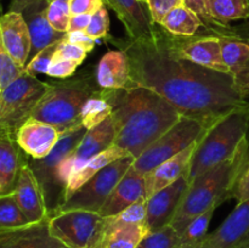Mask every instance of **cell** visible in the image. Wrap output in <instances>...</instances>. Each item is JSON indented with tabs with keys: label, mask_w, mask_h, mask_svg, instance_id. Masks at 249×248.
<instances>
[{
	"label": "cell",
	"mask_w": 249,
	"mask_h": 248,
	"mask_svg": "<svg viewBox=\"0 0 249 248\" xmlns=\"http://www.w3.org/2000/svg\"><path fill=\"white\" fill-rule=\"evenodd\" d=\"M128 55L131 83L167 100L180 114L214 124L247 104L232 75L216 72L178 55L170 34L157 24L151 40H113Z\"/></svg>",
	"instance_id": "1"
},
{
	"label": "cell",
	"mask_w": 249,
	"mask_h": 248,
	"mask_svg": "<svg viewBox=\"0 0 249 248\" xmlns=\"http://www.w3.org/2000/svg\"><path fill=\"white\" fill-rule=\"evenodd\" d=\"M101 94L112 107L116 131L113 145L134 158H138L182 116L160 95L140 85L101 90Z\"/></svg>",
	"instance_id": "2"
},
{
	"label": "cell",
	"mask_w": 249,
	"mask_h": 248,
	"mask_svg": "<svg viewBox=\"0 0 249 248\" xmlns=\"http://www.w3.org/2000/svg\"><path fill=\"white\" fill-rule=\"evenodd\" d=\"M249 160V138L243 139L237 151L212 169L198 175L190 184L189 190L175 213L170 225L180 233L187 224L209 207L218 208L232 198L236 181Z\"/></svg>",
	"instance_id": "3"
},
{
	"label": "cell",
	"mask_w": 249,
	"mask_h": 248,
	"mask_svg": "<svg viewBox=\"0 0 249 248\" xmlns=\"http://www.w3.org/2000/svg\"><path fill=\"white\" fill-rule=\"evenodd\" d=\"M249 134V102L212 124L199 139L186 177L190 184L198 175L230 158Z\"/></svg>",
	"instance_id": "4"
},
{
	"label": "cell",
	"mask_w": 249,
	"mask_h": 248,
	"mask_svg": "<svg viewBox=\"0 0 249 248\" xmlns=\"http://www.w3.org/2000/svg\"><path fill=\"white\" fill-rule=\"evenodd\" d=\"M100 90L89 77L50 83L31 117L51 124L63 134L82 124L83 106Z\"/></svg>",
	"instance_id": "5"
},
{
	"label": "cell",
	"mask_w": 249,
	"mask_h": 248,
	"mask_svg": "<svg viewBox=\"0 0 249 248\" xmlns=\"http://www.w3.org/2000/svg\"><path fill=\"white\" fill-rule=\"evenodd\" d=\"M87 131L85 126L79 124L75 128L63 133L53 150L46 157L36 159V158H28L27 156V163L43 190L49 216L56 214L66 198V185L58 177L61 164L77 147Z\"/></svg>",
	"instance_id": "6"
},
{
	"label": "cell",
	"mask_w": 249,
	"mask_h": 248,
	"mask_svg": "<svg viewBox=\"0 0 249 248\" xmlns=\"http://www.w3.org/2000/svg\"><path fill=\"white\" fill-rule=\"evenodd\" d=\"M50 83L41 82L24 71L21 77L0 91V135L16 140L17 130L32 112Z\"/></svg>",
	"instance_id": "7"
},
{
	"label": "cell",
	"mask_w": 249,
	"mask_h": 248,
	"mask_svg": "<svg viewBox=\"0 0 249 248\" xmlns=\"http://www.w3.org/2000/svg\"><path fill=\"white\" fill-rule=\"evenodd\" d=\"M211 125L199 119L181 116L172 128L134 159L133 168L140 174L148 175L158 165L197 142Z\"/></svg>",
	"instance_id": "8"
},
{
	"label": "cell",
	"mask_w": 249,
	"mask_h": 248,
	"mask_svg": "<svg viewBox=\"0 0 249 248\" xmlns=\"http://www.w3.org/2000/svg\"><path fill=\"white\" fill-rule=\"evenodd\" d=\"M133 156L119 158L88 180L58 208V212L89 211L99 213L122 177L133 165Z\"/></svg>",
	"instance_id": "9"
},
{
	"label": "cell",
	"mask_w": 249,
	"mask_h": 248,
	"mask_svg": "<svg viewBox=\"0 0 249 248\" xmlns=\"http://www.w3.org/2000/svg\"><path fill=\"white\" fill-rule=\"evenodd\" d=\"M106 218L96 212L66 211L49 216V230L68 248H96Z\"/></svg>",
	"instance_id": "10"
},
{
	"label": "cell",
	"mask_w": 249,
	"mask_h": 248,
	"mask_svg": "<svg viewBox=\"0 0 249 248\" xmlns=\"http://www.w3.org/2000/svg\"><path fill=\"white\" fill-rule=\"evenodd\" d=\"M114 136H116V131H114L112 117H108L106 121L102 122L91 130H88L77 147L61 164L60 170H58V177L61 181L67 185L68 177L73 172L80 169L91 158L113 145Z\"/></svg>",
	"instance_id": "11"
},
{
	"label": "cell",
	"mask_w": 249,
	"mask_h": 248,
	"mask_svg": "<svg viewBox=\"0 0 249 248\" xmlns=\"http://www.w3.org/2000/svg\"><path fill=\"white\" fill-rule=\"evenodd\" d=\"M170 41L178 55L182 58L209 70L230 74L221 53L219 36L212 35L206 32L198 36H175L170 34Z\"/></svg>",
	"instance_id": "12"
},
{
	"label": "cell",
	"mask_w": 249,
	"mask_h": 248,
	"mask_svg": "<svg viewBox=\"0 0 249 248\" xmlns=\"http://www.w3.org/2000/svg\"><path fill=\"white\" fill-rule=\"evenodd\" d=\"M189 186L190 181L185 174L172 185L155 192L152 196L148 197L146 223L150 229V232L170 225L189 190Z\"/></svg>",
	"instance_id": "13"
},
{
	"label": "cell",
	"mask_w": 249,
	"mask_h": 248,
	"mask_svg": "<svg viewBox=\"0 0 249 248\" xmlns=\"http://www.w3.org/2000/svg\"><path fill=\"white\" fill-rule=\"evenodd\" d=\"M116 12L131 40H151L157 34V24L151 18L147 4L140 0H104Z\"/></svg>",
	"instance_id": "14"
},
{
	"label": "cell",
	"mask_w": 249,
	"mask_h": 248,
	"mask_svg": "<svg viewBox=\"0 0 249 248\" xmlns=\"http://www.w3.org/2000/svg\"><path fill=\"white\" fill-rule=\"evenodd\" d=\"M61 135L53 125L31 117L17 130L16 142L28 157L39 159L53 150Z\"/></svg>",
	"instance_id": "15"
},
{
	"label": "cell",
	"mask_w": 249,
	"mask_h": 248,
	"mask_svg": "<svg viewBox=\"0 0 249 248\" xmlns=\"http://www.w3.org/2000/svg\"><path fill=\"white\" fill-rule=\"evenodd\" d=\"M14 194L17 203L29 224H36L49 218V212L44 199L43 190L27 163V158L19 170Z\"/></svg>",
	"instance_id": "16"
},
{
	"label": "cell",
	"mask_w": 249,
	"mask_h": 248,
	"mask_svg": "<svg viewBox=\"0 0 249 248\" xmlns=\"http://www.w3.org/2000/svg\"><path fill=\"white\" fill-rule=\"evenodd\" d=\"M143 197L147 198V177L136 172L131 165L114 187L99 214L104 218L114 216Z\"/></svg>",
	"instance_id": "17"
},
{
	"label": "cell",
	"mask_w": 249,
	"mask_h": 248,
	"mask_svg": "<svg viewBox=\"0 0 249 248\" xmlns=\"http://www.w3.org/2000/svg\"><path fill=\"white\" fill-rule=\"evenodd\" d=\"M0 40L17 63L26 67L31 53L28 26L19 12L0 15Z\"/></svg>",
	"instance_id": "18"
},
{
	"label": "cell",
	"mask_w": 249,
	"mask_h": 248,
	"mask_svg": "<svg viewBox=\"0 0 249 248\" xmlns=\"http://www.w3.org/2000/svg\"><path fill=\"white\" fill-rule=\"evenodd\" d=\"M48 5L49 0H41L29 5L21 12L28 26L29 35H31V53H29L28 62L39 51L65 38L66 33L55 31L48 21L46 17Z\"/></svg>",
	"instance_id": "19"
},
{
	"label": "cell",
	"mask_w": 249,
	"mask_h": 248,
	"mask_svg": "<svg viewBox=\"0 0 249 248\" xmlns=\"http://www.w3.org/2000/svg\"><path fill=\"white\" fill-rule=\"evenodd\" d=\"M249 232V199L238 203L224 223L207 236V248H237Z\"/></svg>",
	"instance_id": "20"
},
{
	"label": "cell",
	"mask_w": 249,
	"mask_h": 248,
	"mask_svg": "<svg viewBox=\"0 0 249 248\" xmlns=\"http://www.w3.org/2000/svg\"><path fill=\"white\" fill-rule=\"evenodd\" d=\"M0 248H68L49 230V218L24 228L0 233Z\"/></svg>",
	"instance_id": "21"
},
{
	"label": "cell",
	"mask_w": 249,
	"mask_h": 248,
	"mask_svg": "<svg viewBox=\"0 0 249 248\" xmlns=\"http://www.w3.org/2000/svg\"><path fill=\"white\" fill-rule=\"evenodd\" d=\"M97 87L101 90H118L133 85L128 55L123 50H109L101 57L96 68Z\"/></svg>",
	"instance_id": "22"
},
{
	"label": "cell",
	"mask_w": 249,
	"mask_h": 248,
	"mask_svg": "<svg viewBox=\"0 0 249 248\" xmlns=\"http://www.w3.org/2000/svg\"><path fill=\"white\" fill-rule=\"evenodd\" d=\"M150 233L147 224H133L118 216L106 218L104 232L96 248H136Z\"/></svg>",
	"instance_id": "23"
},
{
	"label": "cell",
	"mask_w": 249,
	"mask_h": 248,
	"mask_svg": "<svg viewBox=\"0 0 249 248\" xmlns=\"http://www.w3.org/2000/svg\"><path fill=\"white\" fill-rule=\"evenodd\" d=\"M198 141L192 143L191 146L185 148L184 151L178 153L170 159L165 160L164 163L158 165L155 170H152L150 174L146 175L147 177V198L152 196L155 192L169 186L179 177L186 174Z\"/></svg>",
	"instance_id": "24"
},
{
	"label": "cell",
	"mask_w": 249,
	"mask_h": 248,
	"mask_svg": "<svg viewBox=\"0 0 249 248\" xmlns=\"http://www.w3.org/2000/svg\"><path fill=\"white\" fill-rule=\"evenodd\" d=\"M219 39L224 61L235 80L238 91L242 94L245 87L249 83V43L232 36H219Z\"/></svg>",
	"instance_id": "25"
},
{
	"label": "cell",
	"mask_w": 249,
	"mask_h": 248,
	"mask_svg": "<svg viewBox=\"0 0 249 248\" xmlns=\"http://www.w3.org/2000/svg\"><path fill=\"white\" fill-rule=\"evenodd\" d=\"M26 158L15 139L0 135V196L14 192Z\"/></svg>",
	"instance_id": "26"
},
{
	"label": "cell",
	"mask_w": 249,
	"mask_h": 248,
	"mask_svg": "<svg viewBox=\"0 0 249 248\" xmlns=\"http://www.w3.org/2000/svg\"><path fill=\"white\" fill-rule=\"evenodd\" d=\"M126 156H130L126 151L122 150L121 147L116 145H112L111 147L105 150L104 152L99 153L97 156H95L94 158L89 160L85 165H83L80 169L75 170L72 174L70 175L67 180V185H66V199L71 196V195L74 194L80 186L85 184L89 179H91L96 173H99L100 170L104 169L105 167H107L108 164H111L114 160L119 159V158L126 157Z\"/></svg>",
	"instance_id": "27"
},
{
	"label": "cell",
	"mask_w": 249,
	"mask_h": 248,
	"mask_svg": "<svg viewBox=\"0 0 249 248\" xmlns=\"http://www.w3.org/2000/svg\"><path fill=\"white\" fill-rule=\"evenodd\" d=\"M160 26L175 36H194L204 27L202 19L184 4L170 10Z\"/></svg>",
	"instance_id": "28"
},
{
	"label": "cell",
	"mask_w": 249,
	"mask_h": 248,
	"mask_svg": "<svg viewBox=\"0 0 249 248\" xmlns=\"http://www.w3.org/2000/svg\"><path fill=\"white\" fill-rule=\"evenodd\" d=\"M208 10L212 18L221 24L249 18L248 0H208Z\"/></svg>",
	"instance_id": "29"
},
{
	"label": "cell",
	"mask_w": 249,
	"mask_h": 248,
	"mask_svg": "<svg viewBox=\"0 0 249 248\" xmlns=\"http://www.w3.org/2000/svg\"><path fill=\"white\" fill-rule=\"evenodd\" d=\"M27 225H29V221L19 208L14 192L0 196V233Z\"/></svg>",
	"instance_id": "30"
},
{
	"label": "cell",
	"mask_w": 249,
	"mask_h": 248,
	"mask_svg": "<svg viewBox=\"0 0 249 248\" xmlns=\"http://www.w3.org/2000/svg\"><path fill=\"white\" fill-rule=\"evenodd\" d=\"M112 114L109 102L102 96L101 90L99 94L90 97L82 109V124L87 130H91L95 126L106 121Z\"/></svg>",
	"instance_id": "31"
},
{
	"label": "cell",
	"mask_w": 249,
	"mask_h": 248,
	"mask_svg": "<svg viewBox=\"0 0 249 248\" xmlns=\"http://www.w3.org/2000/svg\"><path fill=\"white\" fill-rule=\"evenodd\" d=\"M216 207L212 206L203 212L202 214L197 215L196 218L192 219L186 228L180 233V246H189L196 245V243L203 242L208 236V228L211 223L213 214L215 212Z\"/></svg>",
	"instance_id": "32"
},
{
	"label": "cell",
	"mask_w": 249,
	"mask_h": 248,
	"mask_svg": "<svg viewBox=\"0 0 249 248\" xmlns=\"http://www.w3.org/2000/svg\"><path fill=\"white\" fill-rule=\"evenodd\" d=\"M179 246V232L172 225H167L148 233L136 248H178Z\"/></svg>",
	"instance_id": "33"
},
{
	"label": "cell",
	"mask_w": 249,
	"mask_h": 248,
	"mask_svg": "<svg viewBox=\"0 0 249 248\" xmlns=\"http://www.w3.org/2000/svg\"><path fill=\"white\" fill-rule=\"evenodd\" d=\"M46 17H48V21L50 22L55 31L61 32V33H67L71 17H72L70 5L67 1L49 0Z\"/></svg>",
	"instance_id": "34"
},
{
	"label": "cell",
	"mask_w": 249,
	"mask_h": 248,
	"mask_svg": "<svg viewBox=\"0 0 249 248\" xmlns=\"http://www.w3.org/2000/svg\"><path fill=\"white\" fill-rule=\"evenodd\" d=\"M24 73V67L12 58L0 40V91Z\"/></svg>",
	"instance_id": "35"
},
{
	"label": "cell",
	"mask_w": 249,
	"mask_h": 248,
	"mask_svg": "<svg viewBox=\"0 0 249 248\" xmlns=\"http://www.w3.org/2000/svg\"><path fill=\"white\" fill-rule=\"evenodd\" d=\"M61 40H62V39H61ZM60 41H56V43L51 44V45L46 46L45 49L39 51V53L26 65V67H24L26 73L34 75V77H36L38 74H46V71H48L49 66L51 65L53 57H55V53L56 51H57Z\"/></svg>",
	"instance_id": "36"
},
{
	"label": "cell",
	"mask_w": 249,
	"mask_h": 248,
	"mask_svg": "<svg viewBox=\"0 0 249 248\" xmlns=\"http://www.w3.org/2000/svg\"><path fill=\"white\" fill-rule=\"evenodd\" d=\"M85 33L94 40L105 39L109 36V15L106 5L91 15V19L85 29Z\"/></svg>",
	"instance_id": "37"
},
{
	"label": "cell",
	"mask_w": 249,
	"mask_h": 248,
	"mask_svg": "<svg viewBox=\"0 0 249 248\" xmlns=\"http://www.w3.org/2000/svg\"><path fill=\"white\" fill-rule=\"evenodd\" d=\"M151 18L156 24L160 26L165 15L174 7L182 5V0H146Z\"/></svg>",
	"instance_id": "38"
},
{
	"label": "cell",
	"mask_w": 249,
	"mask_h": 248,
	"mask_svg": "<svg viewBox=\"0 0 249 248\" xmlns=\"http://www.w3.org/2000/svg\"><path fill=\"white\" fill-rule=\"evenodd\" d=\"M78 66H79V63L75 62V61L53 57V62L46 71V75L56 78V79H67L74 74Z\"/></svg>",
	"instance_id": "39"
},
{
	"label": "cell",
	"mask_w": 249,
	"mask_h": 248,
	"mask_svg": "<svg viewBox=\"0 0 249 248\" xmlns=\"http://www.w3.org/2000/svg\"><path fill=\"white\" fill-rule=\"evenodd\" d=\"M87 50H84V49L80 48V46L74 45V44L68 43L65 39H62V40L60 41L57 51H56L55 53L56 58H65V60L75 61V62H78L79 65L87 58Z\"/></svg>",
	"instance_id": "40"
},
{
	"label": "cell",
	"mask_w": 249,
	"mask_h": 248,
	"mask_svg": "<svg viewBox=\"0 0 249 248\" xmlns=\"http://www.w3.org/2000/svg\"><path fill=\"white\" fill-rule=\"evenodd\" d=\"M71 14L72 15H92L105 6L104 0H70Z\"/></svg>",
	"instance_id": "41"
},
{
	"label": "cell",
	"mask_w": 249,
	"mask_h": 248,
	"mask_svg": "<svg viewBox=\"0 0 249 248\" xmlns=\"http://www.w3.org/2000/svg\"><path fill=\"white\" fill-rule=\"evenodd\" d=\"M232 198L237 201V204L249 199V160L236 181L232 191Z\"/></svg>",
	"instance_id": "42"
},
{
	"label": "cell",
	"mask_w": 249,
	"mask_h": 248,
	"mask_svg": "<svg viewBox=\"0 0 249 248\" xmlns=\"http://www.w3.org/2000/svg\"><path fill=\"white\" fill-rule=\"evenodd\" d=\"M66 41L71 44H74V45L80 46L84 50H87L88 53L92 50L95 48V44H96V40H94L92 38H90L85 31H77V32H67L65 34Z\"/></svg>",
	"instance_id": "43"
},
{
	"label": "cell",
	"mask_w": 249,
	"mask_h": 248,
	"mask_svg": "<svg viewBox=\"0 0 249 248\" xmlns=\"http://www.w3.org/2000/svg\"><path fill=\"white\" fill-rule=\"evenodd\" d=\"M91 19V15H72L70 21L68 32L85 31Z\"/></svg>",
	"instance_id": "44"
},
{
	"label": "cell",
	"mask_w": 249,
	"mask_h": 248,
	"mask_svg": "<svg viewBox=\"0 0 249 248\" xmlns=\"http://www.w3.org/2000/svg\"><path fill=\"white\" fill-rule=\"evenodd\" d=\"M228 36L241 39V40L249 43V18L245 19L242 23H238L236 26H231L230 24V32H229Z\"/></svg>",
	"instance_id": "45"
},
{
	"label": "cell",
	"mask_w": 249,
	"mask_h": 248,
	"mask_svg": "<svg viewBox=\"0 0 249 248\" xmlns=\"http://www.w3.org/2000/svg\"><path fill=\"white\" fill-rule=\"evenodd\" d=\"M41 1V0H11V4H10L9 11H15L19 12L21 14L27 6L34 4V2Z\"/></svg>",
	"instance_id": "46"
},
{
	"label": "cell",
	"mask_w": 249,
	"mask_h": 248,
	"mask_svg": "<svg viewBox=\"0 0 249 248\" xmlns=\"http://www.w3.org/2000/svg\"><path fill=\"white\" fill-rule=\"evenodd\" d=\"M178 248H207L206 247V240L203 242L196 243V245H189V246H179Z\"/></svg>",
	"instance_id": "47"
},
{
	"label": "cell",
	"mask_w": 249,
	"mask_h": 248,
	"mask_svg": "<svg viewBox=\"0 0 249 248\" xmlns=\"http://www.w3.org/2000/svg\"><path fill=\"white\" fill-rule=\"evenodd\" d=\"M237 248H249V232L245 236V238L241 241V243L238 245Z\"/></svg>",
	"instance_id": "48"
},
{
	"label": "cell",
	"mask_w": 249,
	"mask_h": 248,
	"mask_svg": "<svg viewBox=\"0 0 249 248\" xmlns=\"http://www.w3.org/2000/svg\"><path fill=\"white\" fill-rule=\"evenodd\" d=\"M242 94H243V96L246 97V99H247V96H249V83L245 87V89H243Z\"/></svg>",
	"instance_id": "49"
},
{
	"label": "cell",
	"mask_w": 249,
	"mask_h": 248,
	"mask_svg": "<svg viewBox=\"0 0 249 248\" xmlns=\"http://www.w3.org/2000/svg\"><path fill=\"white\" fill-rule=\"evenodd\" d=\"M62 1H67L68 2V1H70V0H62Z\"/></svg>",
	"instance_id": "50"
},
{
	"label": "cell",
	"mask_w": 249,
	"mask_h": 248,
	"mask_svg": "<svg viewBox=\"0 0 249 248\" xmlns=\"http://www.w3.org/2000/svg\"><path fill=\"white\" fill-rule=\"evenodd\" d=\"M140 1H143V2H146V0H140Z\"/></svg>",
	"instance_id": "51"
},
{
	"label": "cell",
	"mask_w": 249,
	"mask_h": 248,
	"mask_svg": "<svg viewBox=\"0 0 249 248\" xmlns=\"http://www.w3.org/2000/svg\"><path fill=\"white\" fill-rule=\"evenodd\" d=\"M248 2H249V0H248Z\"/></svg>",
	"instance_id": "52"
}]
</instances>
